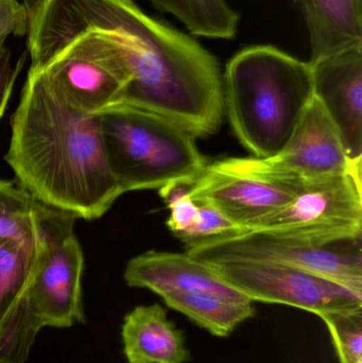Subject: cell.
Masks as SVG:
<instances>
[{"instance_id":"cell-1","label":"cell","mask_w":362,"mask_h":363,"mask_svg":"<svg viewBox=\"0 0 362 363\" xmlns=\"http://www.w3.org/2000/svg\"><path fill=\"white\" fill-rule=\"evenodd\" d=\"M11 130L4 159L18 185L42 204L95 220L123 194L108 165L100 115L68 106L33 68Z\"/></svg>"},{"instance_id":"cell-2","label":"cell","mask_w":362,"mask_h":363,"mask_svg":"<svg viewBox=\"0 0 362 363\" xmlns=\"http://www.w3.org/2000/svg\"><path fill=\"white\" fill-rule=\"evenodd\" d=\"M223 112L242 146L256 159L280 152L314 99L310 62L278 47L236 53L222 74Z\"/></svg>"},{"instance_id":"cell-3","label":"cell","mask_w":362,"mask_h":363,"mask_svg":"<svg viewBox=\"0 0 362 363\" xmlns=\"http://www.w3.org/2000/svg\"><path fill=\"white\" fill-rule=\"evenodd\" d=\"M99 115L108 165L123 194L193 183L208 165L196 138L159 115L125 104Z\"/></svg>"},{"instance_id":"cell-4","label":"cell","mask_w":362,"mask_h":363,"mask_svg":"<svg viewBox=\"0 0 362 363\" xmlns=\"http://www.w3.org/2000/svg\"><path fill=\"white\" fill-rule=\"evenodd\" d=\"M78 218L42 204L27 303L42 328L86 323L82 301L84 256L74 235Z\"/></svg>"},{"instance_id":"cell-5","label":"cell","mask_w":362,"mask_h":363,"mask_svg":"<svg viewBox=\"0 0 362 363\" xmlns=\"http://www.w3.org/2000/svg\"><path fill=\"white\" fill-rule=\"evenodd\" d=\"M225 169L272 182L299 194L319 181L339 176L361 163H353L337 128L314 97L284 148L267 159L230 157L217 161Z\"/></svg>"},{"instance_id":"cell-6","label":"cell","mask_w":362,"mask_h":363,"mask_svg":"<svg viewBox=\"0 0 362 363\" xmlns=\"http://www.w3.org/2000/svg\"><path fill=\"white\" fill-rule=\"evenodd\" d=\"M252 230L319 245L361 238L362 166L307 186Z\"/></svg>"},{"instance_id":"cell-7","label":"cell","mask_w":362,"mask_h":363,"mask_svg":"<svg viewBox=\"0 0 362 363\" xmlns=\"http://www.w3.org/2000/svg\"><path fill=\"white\" fill-rule=\"evenodd\" d=\"M186 253L206 264L249 259L284 264L331 279L362 296L361 237L319 245L250 230L196 245Z\"/></svg>"},{"instance_id":"cell-8","label":"cell","mask_w":362,"mask_h":363,"mask_svg":"<svg viewBox=\"0 0 362 363\" xmlns=\"http://www.w3.org/2000/svg\"><path fill=\"white\" fill-rule=\"evenodd\" d=\"M208 264L227 285L252 302L286 305L319 318L362 307V296L301 269L249 259L220 260Z\"/></svg>"},{"instance_id":"cell-9","label":"cell","mask_w":362,"mask_h":363,"mask_svg":"<svg viewBox=\"0 0 362 363\" xmlns=\"http://www.w3.org/2000/svg\"><path fill=\"white\" fill-rule=\"evenodd\" d=\"M310 65L314 97L337 128L348 159L353 163H361L362 46L334 53Z\"/></svg>"},{"instance_id":"cell-10","label":"cell","mask_w":362,"mask_h":363,"mask_svg":"<svg viewBox=\"0 0 362 363\" xmlns=\"http://www.w3.org/2000/svg\"><path fill=\"white\" fill-rule=\"evenodd\" d=\"M195 201L214 205L236 225L252 230L257 223L288 204L298 194L272 182L208 164L191 185Z\"/></svg>"},{"instance_id":"cell-11","label":"cell","mask_w":362,"mask_h":363,"mask_svg":"<svg viewBox=\"0 0 362 363\" xmlns=\"http://www.w3.org/2000/svg\"><path fill=\"white\" fill-rule=\"evenodd\" d=\"M30 68L38 70L68 106L83 114H100L121 104L127 89L106 66L74 53H53L30 64Z\"/></svg>"},{"instance_id":"cell-12","label":"cell","mask_w":362,"mask_h":363,"mask_svg":"<svg viewBox=\"0 0 362 363\" xmlns=\"http://www.w3.org/2000/svg\"><path fill=\"white\" fill-rule=\"evenodd\" d=\"M125 281L129 287L149 289L159 296L168 292H208L249 300L227 285L210 264L187 253L148 251L140 254L128 262Z\"/></svg>"},{"instance_id":"cell-13","label":"cell","mask_w":362,"mask_h":363,"mask_svg":"<svg viewBox=\"0 0 362 363\" xmlns=\"http://www.w3.org/2000/svg\"><path fill=\"white\" fill-rule=\"evenodd\" d=\"M121 337L129 363H186L191 359L184 334L159 304L140 305L127 313Z\"/></svg>"},{"instance_id":"cell-14","label":"cell","mask_w":362,"mask_h":363,"mask_svg":"<svg viewBox=\"0 0 362 363\" xmlns=\"http://www.w3.org/2000/svg\"><path fill=\"white\" fill-rule=\"evenodd\" d=\"M307 28L310 60L362 46V0H293Z\"/></svg>"},{"instance_id":"cell-15","label":"cell","mask_w":362,"mask_h":363,"mask_svg":"<svg viewBox=\"0 0 362 363\" xmlns=\"http://www.w3.org/2000/svg\"><path fill=\"white\" fill-rule=\"evenodd\" d=\"M170 308L183 313L217 337H227L255 315L252 301L235 300L208 292H168L161 296Z\"/></svg>"},{"instance_id":"cell-16","label":"cell","mask_w":362,"mask_h":363,"mask_svg":"<svg viewBox=\"0 0 362 363\" xmlns=\"http://www.w3.org/2000/svg\"><path fill=\"white\" fill-rule=\"evenodd\" d=\"M159 12L172 15L189 34L231 40L236 38L240 15L227 0H148Z\"/></svg>"},{"instance_id":"cell-17","label":"cell","mask_w":362,"mask_h":363,"mask_svg":"<svg viewBox=\"0 0 362 363\" xmlns=\"http://www.w3.org/2000/svg\"><path fill=\"white\" fill-rule=\"evenodd\" d=\"M32 264V247L0 239V333L13 318L29 311L27 291Z\"/></svg>"},{"instance_id":"cell-18","label":"cell","mask_w":362,"mask_h":363,"mask_svg":"<svg viewBox=\"0 0 362 363\" xmlns=\"http://www.w3.org/2000/svg\"><path fill=\"white\" fill-rule=\"evenodd\" d=\"M42 203L14 182L0 179V239H12L33 249Z\"/></svg>"},{"instance_id":"cell-19","label":"cell","mask_w":362,"mask_h":363,"mask_svg":"<svg viewBox=\"0 0 362 363\" xmlns=\"http://www.w3.org/2000/svg\"><path fill=\"white\" fill-rule=\"evenodd\" d=\"M332 337L340 363H362V307L320 317Z\"/></svg>"},{"instance_id":"cell-20","label":"cell","mask_w":362,"mask_h":363,"mask_svg":"<svg viewBox=\"0 0 362 363\" xmlns=\"http://www.w3.org/2000/svg\"><path fill=\"white\" fill-rule=\"evenodd\" d=\"M196 202L199 205L197 219L193 228L180 239L184 243L186 250L217 239L247 233L246 230L227 219L210 203L204 201Z\"/></svg>"},{"instance_id":"cell-21","label":"cell","mask_w":362,"mask_h":363,"mask_svg":"<svg viewBox=\"0 0 362 363\" xmlns=\"http://www.w3.org/2000/svg\"><path fill=\"white\" fill-rule=\"evenodd\" d=\"M193 183L170 184L159 189V194L169 209L167 226L178 239L182 238L195 224L199 205L191 194Z\"/></svg>"},{"instance_id":"cell-22","label":"cell","mask_w":362,"mask_h":363,"mask_svg":"<svg viewBox=\"0 0 362 363\" xmlns=\"http://www.w3.org/2000/svg\"><path fill=\"white\" fill-rule=\"evenodd\" d=\"M29 15L23 2L0 0V51L11 35L27 34Z\"/></svg>"},{"instance_id":"cell-23","label":"cell","mask_w":362,"mask_h":363,"mask_svg":"<svg viewBox=\"0 0 362 363\" xmlns=\"http://www.w3.org/2000/svg\"><path fill=\"white\" fill-rule=\"evenodd\" d=\"M25 63V57L14 63L10 49L4 47L0 51V121L4 116L9 100L12 95L15 81Z\"/></svg>"},{"instance_id":"cell-24","label":"cell","mask_w":362,"mask_h":363,"mask_svg":"<svg viewBox=\"0 0 362 363\" xmlns=\"http://www.w3.org/2000/svg\"><path fill=\"white\" fill-rule=\"evenodd\" d=\"M44 1L45 0H23V6H25L26 10H27L29 17L42 6Z\"/></svg>"}]
</instances>
